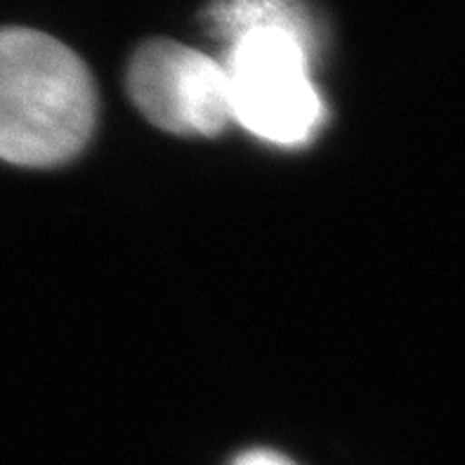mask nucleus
I'll use <instances>...</instances> for the list:
<instances>
[{"label":"nucleus","instance_id":"4","mask_svg":"<svg viewBox=\"0 0 465 465\" xmlns=\"http://www.w3.org/2000/svg\"><path fill=\"white\" fill-rule=\"evenodd\" d=\"M234 465H293L283 456L272 454V451H251V454L242 456Z\"/></svg>","mask_w":465,"mask_h":465},{"label":"nucleus","instance_id":"2","mask_svg":"<svg viewBox=\"0 0 465 465\" xmlns=\"http://www.w3.org/2000/svg\"><path fill=\"white\" fill-rule=\"evenodd\" d=\"M94 116V83L76 53L41 31L0 29V159L64 163L88 144Z\"/></svg>","mask_w":465,"mask_h":465},{"label":"nucleus","instance_id":"1","mask_svg":"<svg viewBox=\"0 0 465 465\" xmlns=\"http://www.w3.org/2000/svg\"><path fill=\"white\" fill-rule=\"evenodd\" d=\"M211 26L227 43L232 121L260 140L301 147L326 106L312 81L314 29L295 0H223Z\"/></svg>","mask_w":465,"mask_h":465},{"label":"nucleus","instance_id":"3","mask_svg":"<svg viewBox=\"0 0 465 465\" xmlns=\"http://www.w3.org/2000/svg\"><path fill=\"white\" fill-rule=\"evenodd\" d=\"M128 93L142 116L175 135L213 137L234 124L223 62L183 43L142 45L130 59Z\"/></svg>","mask_w":465,"mask_h":465}]
</instances>
